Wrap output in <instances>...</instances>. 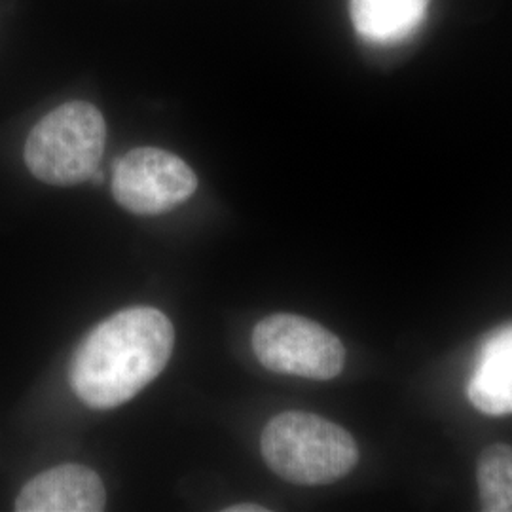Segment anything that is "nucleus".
Wrapping results in <instances>:
<instances>
[{"label": "nucleus", "instance_id": "3", "mask_svg": "<svg viewBox=\"0 0 512 512\" xmlns=\"http://www.w3.org/2000/svg\"><path fill=\"white\" fill-rule=\"evenodd\" d=\"M107 141L105 118L86 101L48 112L25 143V164L42 183L73 186L90 181Z\"/></svg>", "mask_w": 512, "mask_h": 512}, {"label": "nucleus", "instance_id": "2", "mask_svg": "<svg viewBox=\"0 0 512 512\" xmlns=\"http://www.w3.org/2000/svg\"><path fill=\"white\" fill-rule=\"evenodd\" d=\"M260 450L275 475L298 486L332 484L359 461L348 431L310 412L277 414L262 431Z\"/></svg>", "mask_w": 512, "mask_h": 512}, {"label": "nucleus", "instance_id": "9", "mask_svg": "<svg viewBox=\"0 0 512 512\" xmlns=\"http://www.w3.org/2000/svg\"><path fill=\"white\" fill-rule=\"evenodd\" d=\"M480 507L486 512H512V446H488L476 465Z\"/></svg>", "mask_w": 512, "mask_h": 512}, {"label": "nucleus", "instance_id": "4", "mask_svg": "<svg viewBox=\"0 0 512 512\" xmlns=\"http://www.w3.org/2000/svg\"><path fill=\"white\" fill-rule=\"evenodd\" d=\"M251 344L258 363L277 374L327 382L336 378L346 363V349L338 336L293 313L262 319L253 330Z\"/></svg>", "mask_w": 512, "mask_h": 512}, {"label": "nucleus", "instance_id": "5", "mask_svg": "<svg viewBox=\"0 0 512 512\" xmlns=\"http://www.w3.org/2000/svg\"><path fill=\"white\" fill-rule=\"evenodd\" d=\"M198 177L179 156L162 148H133L112 171V196L133 215H162L186 202Z\"/></svg>", "mask_w": 512, "mask_h": 512}, {"label": "nucleus", "instance_id": "7", "mask_svg": "<svg viewBox=\"0 0 512 512\" xmlns=\"http://www.w3.org/2000/svg\"><path fill=\"white\" fill-rule=\"evenodd\" d=\"M467 399L486 416L512 414V325L494 330L476 355Z\"/></svg>", "mask_w": 512, "mask_h": 512}, {"label": "nucleus", "instance_id": "10", "mask_svg": "<svg viewBox=\"0 0 512 512\" xmlns=\"http://www.w3.org/2000/svg\"><path fill=\"white\" fill-rule=\"evenodd\" d=\"M224 512H268L266 507H262V505H249V503H245V505H234V507H228V509H224Z\"/></svg>", "mask_w": 512, "mask_h": 512}, {"label": "nucleus", "instance_id": "8", "mask_svg": "<svg viewBox=\"0 0 512 512\" xmlns=\"http://www.w3.org/2000/svg\"><path fill=\"white\" fill-rule=\"evenodd\" d=\"M431 0H349L357 35L370 44H397L423 23Z\"/></svg>", "mask_w": 512, "mask_h": 512}, {"label": "nucleus", "instance_id": "1", "mask_svg": "<svg viewBox=\"0 0 512 512\" xmlns=\"http://www.w3.org/2000/svg\"><path fill=\"white\" fill-rule=\"evenodd\" d=\"M175 330L156 308L114 313L80 342L69 380L76 397L95 410L128 403L156 380L173 353Z\"/></svg>", "mask_w": 512, "mask_h": 512}, {"label": "nucleus", "instance_id": "6", "mask_svg": "<svg viewBox=\"0 0 512 512\" xmlns=\"http://www.w3.org/2000/svg\"><path fill=\"white\" fill-rule=\"evenodd\" d=\"M107 494L99 475L86 467L67 463L31 478L16 499L19 512H99Z\"/></svg>", "mask_w": 512, "mask_h": 512}]
</instances>
